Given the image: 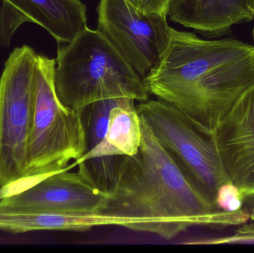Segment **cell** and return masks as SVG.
<instances>
[{"mask_svg":"<svg viewBox=\"0 0 254 253\" xmlns=\"http://www.w3.org/2000/svg\"><path fill=\"white\" fill-rule=\"evenodd\" d=\"M143 82L149 95L213 136L224 116L254 86V46L235 39L203 40L171 28L167 48Z\"/></svg>","mask_w":254,"mask_h":253,"instance_id":"2","label":"cell"},{"mask_svg":"<svg viewBox=\"0 0 254 253\" xmlns=\"http://www.w3.org/2000/svg\"><path fill=\"white\" fill-rule=\"evenodd\" d=\"M189 245H254V225L241 224L233 234L222 237L205 238L185 242Z\"/></svg>","mask_w":254,"mask_h":253,"instance_id":"14","label":"cell"},{"mask_svg":"<svg viewBox=\"0 0 254 253\" xmlns=\"http://www.w3.org/2000/svg\"><path fill=\"white\" fill-rule=\"evenodd\" d=\"M74 166L37 180L0 200L1 206L61 213L102 212L110 199L89 175Z\"/></svg>","mask_w":254,"mask_h":253,"instance_id":"8","label":"cell"},{"mask_svg":"<svg viewBox=\"0 0 254 253\" xmlns=\"http://www.w3.org/2000/svg\"><path fill=\"white\" fill-rule=\"evenodd\" d=\"M141 120L138 150L118 156L107 177L110 199L101 213L137 220L141 232L170 240L192 226L213 228L240 226L251 221L245 209H218L175 161Z\"/></svg>","mask_w":254,"mask_h":253,"instance_id":"1","label":"cell"},{"mask_svg":"<svg viewBox=\"0 0 254 253\" xmlns=\"http://www.w3.org/2000/svg\"><path fill=\"white\" fill-rule=\"evenodd\" d=\"M98 13L97 30L144 78L168 44L167 16L140 13L126 0H100Z\"/></svg>","mask_w":254,"mask_h":253,"instance_id":"7","label":"cell"},{"mask_svg":"<svg viewBox=\"0 0 254 253\" xmlns=\"http://www.w3.org/2000/svg\"><path fill=\"white\" fill-rule=\"evenodd\" d=\"M246 199L240 190L232 183L224 184L216 194L215 204L218 209L235 212L243 209Z\"/></svg>","mask_w":254,"mask_h":253,"instance_id":"15","label":"cell"},{"mask_svg":"<svg viewBox=\"0 0 254 253\" xmlns=\"http://www.w3.org/2000/svg\"><path fill=\"white\" fill-rule=\"evenodd\" d=\"M37 55L15 48L0 77V200L26 175Z\"/></svg>","mask_w":254,"mask_h":253,"instance_id":"5","label":"cell"},{"mask_svg":"<svg viewBox=\"0 0 254 253\" xmlns=\"http://www.w3.org/2000/svg\"><path fill=\"white\" fill-rule=\"evenodd\" d=\"M170 19L203 35L219 37L254 18V0H172Z\"/></svg>","mask_w":254,"mask_h":253,"instance_id":"11","label":"cell"},{"mask_svg":"<svg viewBox=\"0 0 254 253\" xmlns=\"http://www.w3.org/2000/svg\"><path fill=\"white\" fill-rule=\"evenodd\" d=\"M56 59L37 55L34 102L25 178L7 196L34 181L69 167L86 152V138L81 113L64 106L55 89Z\"/></svg>","mask_w":254,"mask_h":253,"instance_id":"4","label":"cell"},{"mask_svg":"<svg viewBox=\"0 0 254 253\" xmlns=\"http://www.w3.org/2000/svg\"><path fill=\"white\" fill-rule=\"evenodd\" d=\"M140 119L184 172L214 201L218 190L231 182L213 137L198 129L182 111L163 100L136 105Z\"/></svg>","mask_w":254,"mask_h":253,"instance_id":"6","label":"cell"},{"mask_svg":"<svg viewBox=\"0 0 254 253\" xmlns=\"http://www.w3.org/2000/svg\"><path fill=\"white\" fill-rule=\"evenodd\" d=\"M55 59L57 95L73 111L104 100H149L143 79L98 30L86 26L69 43H59Z\"/></svg>","mask_w":254,"mask_h":253,"instance_id":"3","label":"cell"},{"mask_svg":"<svg viewBox=\"0 0 254 253\" xmlns=\"http://www.w3.org/2000/svg\"><path fill=\"white\" fill-rule=\"evenodd\" d=\"M230 181L254 200V86L224 116L213 134Z\"/></svg>","mask_w":254,"mask_h":253,"instance_id":"9","label":"cell"},{"mask_svg":"<svg viewBox=\"0 0 254 253\" xmlns=\"http://www.w3.org/2000/svg\"></svg>","mask_w":254,"mask_h":253,"instance_id":"17","label":"cell"},{"mask_svg":"<svg viewBox=\"0 0 254 253\" xmlns=\"http://www.w3.org/2000/svg\"><path fill=\"white\" fill-rule=\"evenodd\" d=\"M0 44L8 47L16 30L34 22L59 43H67L86 28V7L80 0H1Z\"/></svg>","mask_w":254,"mask_h":253,"instance_id":"10","label":"cell"},{"mask_svg":"<svg viewBox=\"0 0 254 253\" xmlns=\"http://www.w3.org/2000/svg\"><path fill=\"white\" fill-rule=\"evenodd\" d=\"M117 99L104 100L93 102L80 111L86 132V152L90 151L102 141L108 123L110 111Z\"/></svg>","mask_w":254,"mask_h":253,"instance_id":"13","label":"cell"},{"mask_svg":"<svg viewBox=\"0 0 254 253\" xmlns=\"http://www.w3.org/2000/svg\"><path fill=\"white\" fill-rule=\"evenodd\" d=\"M134 101L127 98L116 100L102 141L75 160L72 164L74 167L90 159L129 156L137 152L141 140V120Z\"/></svg>","mask_w":254,"mask_h":253,"instance_id":"12","label":"cell"},{"mask_svg":"<svg viewBox=\"0 0 254 253\" xmlns=\"http://www.w3.org/2000/svg\"><path fill=\"white\" fill-rule=\"evenodd\" d=\"M137 11L144 14H168L172 0H126Z\"/></svg>","mask_w":254,"mask_h":253,"instance_id":"16","label":"cell"}]
</instances>
